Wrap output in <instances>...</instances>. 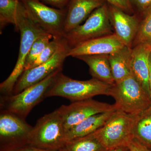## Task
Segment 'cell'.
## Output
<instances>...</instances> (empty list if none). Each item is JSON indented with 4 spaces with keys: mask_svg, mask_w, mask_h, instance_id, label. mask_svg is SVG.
<instances>
[{
    "mask_svg": "<svg viewBox=\"0 0 151 151\" xmlns=\"http://www.w3.org/2000/svg\"><path fill=\"white\" fill-rule=\"evenodd\" d=\"M15 27L20 33L18 57L10 75L0 84L2 96L12 94L16 83L24 71L26 59L33 43L40 36L47 33L29 17L22 2L17 16V25Z\"/></svg>",
    "mask_w": 151,
    "mask_h": 151,
    "instance_id": "6da1fadb",
    "label": "cell"
},
{
    "mask_svg": "<svg viewBox=\"0 0 151 151\" xmlns=\"http://www.w3.org/2000/svg\"><path fill=\"white\" fill-rule=\"evenodd\" d=\"M111 85L92 78L80 81L58 73L45 94V97H60L72 102L92 99L97 95H109Z\"/></svg>",
    "mask_w": 151,
    "mask_h": 151,
    "instance_id": "7a4b0ae2",
    "label": "cell"
},
{
    "mask_svg": "<svg viewBox=\"0 0 151 151\" xmlns=\"http://www.w3.org/2000/svg\"><path fill=\"white\" fill-rule=\"evenodd\" d=\"M137 115L116 110L103 127L92 134L108 150L128 147L134 139V129Z\"/></svg>",
    "mask_w": 151,
    "mask_h": 151,
    "instance_id": "3957f363",
    "label": "cell"
},
{
    "mask_svg": "<svg viewBox=\"0 0 151 151\" xmlns=\"http://www.w3.org/2000/svg\"><path fill=\"white\" fill-rule=\"evenodd\" d=\"M108 96L115 100L116 110L129 114L138 115L151 105L150 95L132 74L111 85Z\"/></svg>",
    "mask_w": 151,
    "mask_h": 151,
    "instance_id": "277c9868",
    "label": "cell"
},
{
    "mask_svg": "<svg viewBox=\"0 0 151 151\" xmlns=\"http://www.w3.org/2000/svg\"><path fill=\"white\" fill-rule=\"evenodd\" d=\"M65 132L56 109L38 120L30 136L28 145L48 150L59 151L67 142Z\"/></svg>",
    "mask_w": 151,
    "mask_h": 151,
    "instance_id": "5b68a950",
    "label": "cell"
},
{
    "mask_svg": "<svg viewBox=\"0 0 151 151\" xmlns=\"http://www.w3.org/2000/svg\"><path fill=\"white\" fill-rule=\"evenodd\" d=\"M62 68H60L42 81L28 87L19 94L1 96V110L10 111L26 119L33 108L45 98L47 91L58 73L62 72Z\"/></svg>",
    "mask_w": 151,
    "mask_h": 151,
    "instance_id": "8992f818",
    "label": "cell"
},
{
    "mask_svg": "<svg viewBox=\"0 0 151 151\" xmlns=\"http://www.w3.org/2000/svg\"><path fill=\"white\" fill-rule=\"evenodd\" d=\"M33 128L25 119L10 111L1 110L0 151H12L28 145Z\"/></svg>",
    "mask_w": 151,
    "mask_h": 151,
    "instance_id": "52a82bcc",
    "label": "cell"
},
{
    "mask_svg": "<svg viewBox=\"0 0 151 151\" xmlns=\"http://www.w3.org/2000/svg\"><path fill=\"white\" fill-rule=\"evenodd\" d=\"M113 33L108 4L105 2L95 9L83 24L66 34L65 38L72 48L86 41Z\"/></svg>",
    "mask_w": 151,
    "mask_h": 151,
    "instance_id": "ba28073f",
    "label": "cell"
},
{
    "mask_svg": "<svg viewBox=\"0 0 151 151\" xmlns=\"http://www.w3.org/2000/svg\"><path fill=\"white\" fill-rule=\"evenodd\" d=\"M24 5L29 17L54 38H65L66 9L47 6L40 0H20Z\"/></svg>",
    "mask_w": 151,
    "mask_h": 151,
    "instance_id": "9c48e42d",
    "label": "cell"
},
{
    "mask_svg": "<svg viewBox=\"0 0 151 151\" xmlns=\"http://www.w3.org/2000/svg\"><path fill=\"white\" fill-rule=\"evenodd\" d=\"M71 47L64 38L54 56L43 64L25 70L16 83L12 94H16L29 86L37 84L55 71L63 68Z\"/></svg>",
    "mask_w": 151,
    "mask_h": 151,
    "instance_id": "30bf717a",
    "label": "cell"
},
{
    "mask_svg": "<svg viewBox=\"0 0 151 151\" xmlns=\"http://www.w3.org/2000/svg\"><path fill=\"white\" fill-rule=\"evenodd\" d=\"M65 131L90 116L116 110L114 104L103 103L92 99L72 102L58 108Z\"/></svg>",
    "mask_w": 151,
    "mask_h": 151,
    "instance_id": "8fae6325",
    "label": "cell"
},
{
    "mask_svg": "<svg viewBox=\"0 0 151 151\" xmlns=\"http://www.w3.org/2000/svg\"><path fill=\"white\" fill-rule=\"evenodd\" d=\"M107 4L113 33L125 46L132 48L142 20L135 14H127L115 6Z\"/></svg>",
    "mask_w": 151,
    "mask_h": 151,
    "instance_id": "7c38bea8",
    "label": "cell"
},
{
    "mask_svg": "<svg viewBox=\"0 0 151 151\" xmlns=\"http://www.w3.org/2000/svg\"><path fill=\"white\" fill-rule=\"evenodd\" d=\"M125 46L114 33L95 38L70 49L68 56L76 58L84 55H110Z\"/></svg>",
    "mask_w": 151,
    "mask_h": 151,
    "instance_id": "4fadbf2b",
    "label": "cell"
},
{
    "mask_svg": "<svg viewBox=\"0 0 151 151\" xmlns=\"http://www.w3.org/2000/svg\"><path fill=\"white\" fill-rule=\"evenodd\" d=\"M105 2V0H70L66 9L65 35L81 24L95 9Z\"/></svg>",
    "mask_w": 151,
    "mask_h": 151,
    "instance_id": "5bb4252c",
    "label": "cell"
},
{
    "mask_svg": "<svg viewBox=\"0 0 151 151\" xmlns=\"http://www.w3.org/2000/svg\"><path fill=\"white\" fill-rule=\"evenodd\" d=\"M151 46L147 44L138 45L132 48L131 70L132 75L150 95L149 84V58Z\"/></svg>",
    "mask_w": 151,
    "mask_h": 151,
    "instance_id": "9a60e30c",
    "label": "cell"
},
{
    "mask_svg": "<svg viewBox=\"0 0 151 151\" xmlns=\"http://www.w3.org/2000/svg\"><path fill=\"white\" fill-rule=\"evenodd\" d=\"M116 110L93 115L70 127L65 131L67 142L94 133L103 127Z\"/></svg>",
    "mask_w": 151,
    "mask_h": 151,
    "instance_id": "2e32d148",
    "label": "cell"
},
{
    "mask_svg": "<svg viewBox=\"0 0 151 151\" xmlns=\"http://www.w3.org/2000/svg\"><path fill=\"white\" fill-rule=\"evenodd\" d=\"M76 58L84 61L89 68L92 78L113 85L115 83L109 60V55H84Z\"/></svg>",
    "mask_w": 151,
    "mask_h": 151,
    "instance_id": "e0dca14e",
    "label": "cell"
},
{
    "mask_svg": "<svg viewBox=\"0 0 151 151\" xmlns=\"http://www.w3.org/2000/svg\"><path fill=\"white\" fill-rule=\"evenodd\" d=\"M132 48L125 46L114 53L109 55V60L115 83L121 82L132 75Z\"/></svg>",
    "mask_w": 151,
    "mask_h": 151,
    "instance_id": "ac0fdd59",
    "label": "cell"
},
{
    "mask_svg": "<svg viewBox=\"0 0 151 151\" xmlns=\"http://www.w3.org/2000/svg\"><path fill=\"white\" fill-rule=\"evenodd\" d=\"M134 139L151 151V105L137 115L134 129Z\"/></svg>",
    "mask_w": 151,
    "mask_h": 151,
    "instance_id": "d6986e66",
    "label": "cell"
},
{
    "mask_svg": "<svg viewBox=\"0 0 151 151\" xmlns=\"http://www.w3.org/2000/svg\"><path fill=\"white\" fill-rule=\"evenodd\" d=\"M92 134L68 141L58 151H108Z\"/></svg>",
    "mask_w": 151,
    "mask_h": 151,
    "instance_id": "ffe728a7",
    "label": "cell"
},
{
    "mask_svg": "<svg viewBox=\"0 0 151 151\" xmlns=\"http://www.w3.org/2000/svg\"><path fill=\"white\" fill-rule=\"evenodd\" d=\"M22 2L20 0H0L1 33L6 25L12 24L15 27L17 17Z\"/></svg>",
    "mask_w": 151,
    "mask_h": 151,
    "instance_id": "44dd1931",
    "label": "cell"
},
{
    "mask_svg": "<svg viewBox=\"0 0 151 151\" xmlns=\"http://www.w3.org/2000/svg\"><path fill=\"white\" fill-rule=\"evenodd\" d=\"M53 38V36L51 35L45 33L35 40L26 59L24 70L30 68L45 47Z\"/></svg>",
    "mask_w": 151,
    "mask_h": 151,
    "instance_id": "7402d4cb",
    "label": "cell"
},
{
    "mask_svg": "<svg viewBox=\"0 0 151 151\" xmlns=\"http://www.w3.org/2000/svg\"><path fill=\"white\" fill-rule=\"evenodd\" d=\"M142 43L147 44L151 46V12L141 21L132 48Z\"/></svg>",
    "mask_w": 151,
    "mask_h": 151,
    "instance_id": "603a6c76",
    "label": "cell"
},
{
    "mask_svg": "<svg viewBox=\"0 0 151 151\" xmlns=\"http://www.w3.org/2000/svg\"><path fill=\"white\" fill-rule=\"evenodd\" d=\"M63 38H53L45 47V48L36 60L34 63L30 68L43 64L51 59L59 48Z\"/></svg>",
    "mask_w": 151,
    "mask_h": 151,
    "instance_id": "cb8c5ba5",
    "label": "cell"
},
{
    "mask_svg": "<svg viewBox=\"0 0 151 151\" xmlns=\"http://www.w3.org/2000/svg\"><path fill=\"white\" fill-rule=\"evenodd\" d=\"M135 14L141 20L151 12V0H129Z\"/></svg>",
    "mask_w": 151,
    "mask_h": 151,
    "instance_id": "d4e9b609",
    "label": "cell"
},
{
    "mask_svg": "<svg viewBox=\"0 0 151 151\" xmlns=\"http://www.w3.org/2000/svg\"><path fill=\"white\" fill-rule=\"evenodd\" d=\"M105 2L115 6L129 14H134V13L130 4L129 0H105Z\"/></svg>",
    "mask_w": 151,
    "mask_h": 151,
    "instance_id": "484cf974",
    "label": "cell"
},
{
    "mask_svg": "<svg viewBox=\"0 0 151 151\" xmlns=\"http://www.w3.org/2000/svg\"><path fill=\"white\" fill-rule=\"evenodd\" d=\"M44 4L59 9H67L70 0H40Z\"/></svg>",
    "mask_w": 151,
    "mask_h": 151,
    "instance_id": "4316f807",
    "label": "cell"
},
{
    "mask_svg": "<svg viewBox=\"0 0 151 151\" xmlns=\"http://www.w3.org/2000/svg\"><path fill=\"white\" fill-rule=\"evenodd\" d=\"M128 147L130 151H149L134 139L129 143Z\"/></svg>",
    "mask_w": 151,
    "mask_h": 151,
    "instance_id": "83f0119b",
    "label": "cell"
},
{
    "mask_svg": "<svg viewBox=\"0 0 151 151\" xmlns=\"http://www.w3.org/2000/svg\"><path fill=\"white\" fill-rule=\"evenodd\" d=\"M12 151H54L45 150L27 145Z\"/></svg>",
    "mask_w": 151,
    "mask_h": 151,
    "instance_id": "f1b7e54d",
    "label": "cell"
},
{
    "mask_svg": "<svg viewBox=\"0 0 151 151\" xmlns=\"http://www.w3.org/2000/svg\"><path fill=\"white\" fill-rule=\"evenodd\" d=\"M149 84L151 97V52L149 58Z\"/></svg>",
    "mask_w": 151,
    "mask_h": 151,
    "instance_id": "f546056e",
    "label": "cell"
},
{
    "mask_svg": "<svg viewBox=\"0 0 151 151\" xmlns=\"http://www.w3.org/2000/svg\"><path fill=\"white\" fill-rule=\"evenodd\" d=\"M108 151H129V149L128 147H122L110 150Z\"/></svg>",
    "mask_w": 151,
    "mask_h": 151,
    "instance_id": "4dcf8cb0",
    "label": "cell"
},
{
    "mask_svg": "<svg viewBox=\"0 0 151 151\" xmlns=\"http://www.w3.org/2000/svg\"></svg>",
    "mask_w": 151,
    "mask_h": 151,
    "instance_id": "1f68e13d",
    "label": "cell"
},
{
    "mask_svg": "<svg viewBox=\"0 0 151 151\" xmlns=\"http://www.w3.org/2000/svg\"><path fill=\"white\" fill-rule=\"evenodd\" d=\"M17 1H18V0H17Z\"/></svg>",
    "mask_w": 151,
    "mask_h": 151,
    "instance_id": "d6a6232c",
    "label": "cell"
}]
</instances>
